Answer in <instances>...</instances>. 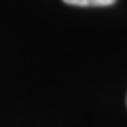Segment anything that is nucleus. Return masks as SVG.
Here are the masks:
<instances>
[{"label":"nucleus","mask_w":127,"mask_h":127,"mask_svg":"<svg viewBox=\"0 0 127 127\" xmlns=\"http://www.w3.org/2000/svg\"><path fill=\"white\" fill-rule=\"evenodd\" d=\"M63 2L73 7H109L114 5L117 0H63Z\"/></svg>","instance_id":"f257e3e1"}]
</instances>
